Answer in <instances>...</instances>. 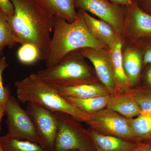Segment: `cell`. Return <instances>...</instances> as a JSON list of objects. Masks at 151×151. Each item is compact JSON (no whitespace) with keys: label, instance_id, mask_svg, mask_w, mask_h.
<instances>
[{"label":"cell","instance_id":"35","mask_svg":"<svg viewBox=\"0 0 151 151\" xmlns=\"http://www.w3.org/2000/svg\"><path fill=\"white\" fill-rule=\"evenodd\" d=\"M80 151L75 150V151Z\"/></svg>","mask_w":151,"mask_h":151},{"label":"cell","instance_id":"28","mask_svg":"<svg viewBox=\"0 0 151 151\" xmlns=\"http://www.w3.org/2000/svg\"><path fill=\"white\" fill-rule=\"evenodd\" d=\"M143 77V86L151 89V65H146Z\"/></svg>","mask_w":151,"mask_h":151},{"label":"cell","instance_id":"30","mask_svg":"<svg viewBox=\"0 0 151 151\" xmlns=\"http://www.w3.org/2000/svg\"><path fill=\"white\" fill-rule=\"evenodd\" d=\"M113 3L119 5L126 7L129 6L132 4L137 1V0H109Z\"/></svg>","mask_w":151,"mask_h":151},{"label":"cell","instance_id":"22","mask_svg":"<svg viewBox=\"0 0 151 151\" xmlns=\"http://www.w3.org/2000/svg\"><path fill=\"white\" fill-rule=\"evenodd\" d=\"M18 43V40L10 26L6 18L0 10V57L4 55L5 47L12 48Z\"/></svg>","mask_w":151,"mask_h":151},{"label":"cell","instance_id":"17","mask_svg":"<svg viewBox=\"0 0 151 151\" xmlns=\"http://www.w3.org/2000/svg\"><path fill=\"white\" fill-rule=\"evenodd\" d=\"M132 90L130 92H116L111 94L106 108L129 119L140 115L142 111L133 97Z\"/></svg>","mask_w":151,"mask_h":151},{"label":"cell","instance_id":"34","mask_svg":"<svg viewBox=\"0 0 151 151\" xmlns=\"http://www.w3.org/2000/svg\"><path fill=\"white\" fill-rule=\"evenodd\" d=\"M0 151H4L2 149V148L1 147V146H0Z\"/></svg>","mask_w":151,"mask_h":151},{"label":"cell","instance_id":"32","mask_svg":"<svg viewBox=\"0 0 151 151\" xmlns=\"http://www.w3.org/2000/svg\"><path fill=\"white\" fill-rule=\"evenodd\" d=\"M5 104H0V132L1 131V123L3 116H4L5 108Z\"/></svg>","mask_w":151,"mask_h":151},{"label":"cell","instance_id":"24","mask_svg":"<svg viewBox=\"0 0 151 151\" xmlns=\"http://www.w3.org/2000/svg\"><path fill=\"white\" fill-rule=\"evenodd\" d=\"M17 55L19 62L25 65H30L40 60L38 50L31 44L21 45L17 51Z\"/></svg>","mask_w":151,"mask_h":151},{"label":"cell","instance_id":"19","mask_svg":"<svg viewBox=\"0 0 151 151\" xmlns=\"http://www.w3.org/2000/svg\"><path fill=\"white\" fill-rule=\"evenodd\" d=\"M111 96V94L87 99L63 97L79 111L88 115H92L107 108Z\"/></svg>","mask_w":151,"mask_h":151},{"label":"cell","instance_id":"26","mask_svg":"<svg viewBox=\"0 0 151 151\" xmlns=\"http://www.w3.org/2000/svg\"><path fill=\"white\" fill-rule=\"evenodd\" d=\"M0 10L6 19L11 17L14 14V7L11 0H0Z\"/></svg>","mask_w":151,"mask_h":151},{"label":"cell","instance_id":"25","mask_svg":"<svg viewBox=\"0 0 151 151\" xmlns=\"http://www.w3.org/2000/svg\"><path fill=\"white\" fill-rule=\"evenodd\" d=\"M9 65L6 57H1L0 58V104H5L11 95L9 87L4 86L3 84V72Z\"/></svg>","mask_w":151,"mask_h":151},{"label":"cell","instance_id":"12","mask_svg":"<svg viewBox=\"0 0 151 151\" xmlns=\"http://www.w3.org/2000/svg\"><path fill=\"white\" fill-rule=\"evenodd\" d=\"M129 46L122 49V61L124 71L131 86L138 84L143 67L144 49L148 39H131Z\"/></svg>","mask_w":151,"mask_h":151},{"label":"cell","instance_id":"9","mask_svg":"<svg viewBox=\"0 0 151 151\" xmlns=\"http://www.w3.org/2000/svg\"><path fill=\"white\" fill-rule=\"evenodd\" d=\"M74 6L98 17L123 36L125 7L109 0H74Z\"/></svg>","mask_w":151,"mask_h":151},{"label":"cell","instance_id":"14","mask_svg":"<svg viewBox=\"0 0 151 151\" xmlns=\"http://www.w3.org/2000/svg\"><path fill=\"white\" fill-rule=\"evenodd\" d=\"M51 85L58 94L63 97L87 99L111 94L99 81L72 86H61Z\"/></svg>","mask_w":151,"mask_h":151},{"label":"cell","instance_id":"3","mask_svg":"<svg viewBox=\"0 0 151 151\" xmlns=\"http://www.w3.org/2000/svg\"><path fill=\"white\" fill-rule=\"evenodd\" d=\"M17 99L22 103H31L53 112L66 113L80 122L86 123L91 115L83 113L60 96L51 84L32 73L14 83Z\"/></svg>","mask_w":151,"mask_h":151},{"label":"cell","instance_id":"23","mask_svg":"<svg viewBox=\"0 0 151 151\" xmlns=\"http://www.w3.org/2000/svg\"><path fill=\"white\" fill-rule=\"evenodd\" d=\"M133 97L140 108L142 113L151 115V89L141 86L132 89Z\"/></svg>","mask_w":151,"mask_h":151},{"label":"cell","instance_id":"16","mask_svg":"<svg viewBox=\"0 0 151 151\" xmlns=\"http://www.w3.org/2000/svg\"><path fill=\"white\" fill-rule=\"evenodd\" d=\"M124 40V36H121L113 46L109 49L114 72L116 92H130L132 89L123 67L122 49Z\"/></svg>","mask_w":151,"mask_h":151},{"label":"cell","instance_id":"6","mask_svg":"<svg viewBox=\"0 0 151 151\" xmlns=\"http://www.w3.org/2000/svg\"><path fill=\"white\" fill-rule=\"evenodd\" d=\"M86 124L91 130L99 134L138 142L132 132L129 119L108 108L91 115Z\"/></svg>","mask_w":151,"mask_h":151},{"label":"cell","instance_id":"13","mask_svg":"<svg viewBox=\"0 0 151 151\" xmlns=\"http://www.w3.org/2000/svg\"><path fill=\"white\" fill-rule=\"evenodd\" d=\"M81 11L83 21L88 30L94 38L107 48H111L122 35L106 22L90 15L88 12Z\"/></svg>","mask_w":151,"mask_h":151},{"label":"cell","instance_id":"11","mask_svg":"<svg viewBox=\"0 0 151 151\" xmlns=\"http://www.w3.org/2000/svg\"><path fill=\"white\" fill-rule=\"evenodd\" d=\"M124 35L136 39L151 38V15L142 9L137 1L125 7Z\"/></svg>","mask_w":151,"mask_h":151},{"label":"cell","instance_id":"8","mask_svg":"<svg viewBox=\"0 0 151 151\" xmlns=\"http://www.w3.org/2000/svg\"><path fill=\"white\" fill-rule=\"evenodd\" d=\"M26 111L31 118L39 140V145L54 151L58 121L54 112L35 103H27Z\"/></svg>","mask_w":151,"mask_h":151},{"label":"cell","instance_id":"5","mask_svg":"<svg viewBox=\"0 0 151 151\" xmlns=\"http://www.w3.org/2000/svg\"><path fill=\"white\" fill-rule=\"evenodd\" d=\"M58 121L54 151H94L89 131L72 116L54 112Z\"/></svg>","mask_w":151,"mask_h":151},{"label":"cell","instance_id":"15","mask_svg":"<svg viewBox=\"0 0 151 151\" xmlns=\"http://www.w3.org/2000/svg\"><path fill=\"white\" fill-rule=\"evenodd\" d=\"M89 133L96 151H132L140 144L115 136L102 134L91 130Z\"/></svg>","mask_w":151,"mask_h":151},{"label":"cell","instance_id":"36","mask_svg":"<svg viewBox=\"0 0 151 151\" xmlns=\"http://www.w3.org/2000/svg\"><path fill=\"white\" fill-rule=\"evenodd\" d=\"M94 151H96L94 150Z\"/></svg>","mask_w":151,"mask_h":151},{"label":"cell","instance_id":"18","mask_svg":"<svg viewBox=\"0 0 151 151\" xmlns=\"http://www.w3.org/2000/svg\"><path fill=\"white\" fill-rule=\"evenodd\" d=\"M49 14L73 22L77 17L74 0H34Z\"/></svg>","mask_w":151,"mask_h":151},{"label":"cell","instance_id":"4","mask_svg":"<svg viewBox=\"0 0 151 151\" xmlns=\"http://www.w3.org/2000/svg\"><path fill=\"white\" fill-rule=\"evenodd\" d=\"M49 84L57 86H68L99 81L95 71L85 61L79 50L65 55L56 65L36 73Z\"/></svg>","mask_w":151,"mask_h":151},{"label":"cell","instance_id":"31","mask_svg":"<svg viewBox=\"0 0 151 151\" xmlns=\"http://www.w3.org/2000/svg\"><path fill=\"white\" fill-rule=\"evenodd\" d=\"M151 146L149 143H140L139 145L132 151H147Z\"/></svg>","mask_w":151,"mask_h":151},{"label":"cell","instance_id":"21","mask_svg":"<svg viewBox=\"0 0 151 151\" xmlns=\"http://www.w3.org/2000/svg\"><path fill=\"white\" fill-rule=\"evenodd\" d=\"M130 126L138 142L140 141L151 140V115L141 114L129 119Z\"/></svg>","mask_w":151,"mask_h":151},{"label":"cell","instance_id":"20","mask_svg":"<svg viewBox=\"0 0 151 151\" xmlns=\"http://www.w3.org/2000/svg\"><path fill=\"white\" fill-rule=\"evenodd\" d=\"M0 146L4 151H45L43 147L35 142L6 135L0 137Z\"/></svg>","mask_w":151,"mask_h":151},{"label":"cell","instance_id":"33","mask_svg":"<svg viewBox=\"0 0 151 151\" xmlns=\"http://www.w3.org/2000/svg\"><path fill=\"white\" fill-rule=\"evenodd\" d=\"M147 151H151V146L150 147V148H149L148 150H147Z\"/></svg>","mask_w":151,"mask_h":151},{"label":"cell","instance_id":"29","mask_svg":"<svg viewBox=\"0 0 151 151\" xmlns=\"http://www.w3.org/2000/svg\"><path fill=\"white\" fill-rule=\"evenodd\" d=\"M137 2L142 9L151 15V0H137Z\"/></svg>","mask_w":151,"mask_h":151},{"label":"cell","instance_id":"7","mask_svg":"<svg viewBox=\"0 0 151 151\" xmlns=\"http://www.w3.org/2000/svg\"><path fill=\"white\" fill-rule=\"evenodd\" d=\"M19 101L11 95L6 103L4 116L7 117L8 128L7 136L25 139L39 144V140L31 118Z\"/></svg>","mask_w":151,"mask_h":151},{"label":"cell","instance_id":"27","mask_svg":"<svg viewBox=\"0 0 151 151\" xmlns=\"http://www.w3.org/2000/svg\"><path fill=\"white\" fill-rule=\"evenodd\" d=\"M143 66L151 65V38L148 39L144 49L143 57Z\"/></svg>","mask_w":151,"mask_h":151},{"label":"cell","instance_id":"2","mask_svg":"<svg viewBox=\"0 0 151 151\" xmlns=\"http://www.w3.org/2000/svg\"><path fill=\"white\" fill-rule=\"evenodd\" d=\"M53 30L48 56L45 60L46 68L56 65L65 55L74 50L87 47L107 48L89 32L78 9L77 18L73 22L54 17Z\"/></svg>","mask_w":151,"mask_h":151},{"label":"cell","instance_id":"1","mask_svg":"<svg viewBox=\"0 0 151 151\" xmlns=\"http://www.w3.org/2000/svg\"><path fill=\"white\" fill-rule=\"evenodd\" d=\"M14 14L7 19L21 45L29 43L38 50L40 60L47 58L54 17L47 12L34 0H11Z\"/></svg>","mask_w":151,"mask_h":151},{"label":"cell","instance_id":"10","mask_svg":"<svg viewBox=\"0 0 151 151\" xmlns=\"http://www.w3.org/2000/svg\"><path fill=\"white\" fill-rule=\"evenodd\" d=\"M78 50L84 58L92 63L95 74L100 83L110 94L115 93L116 84L109 49L87 47Z\"/></svg>","mask_w":151,"mask_h":151}]
</instances>
